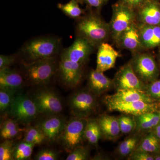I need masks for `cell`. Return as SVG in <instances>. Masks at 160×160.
<instances>
[{"label": "cell", "mask_w": 160, "mask_h": 160, "mask_svg": "<svg viewBox=\"0 0 160 160\" xmlns=\"http://www.w3.org/2000/svg\"><path fill=\"white\" fill-rule=\"evenodd\" d=\"M61 46L59 39L52 37H44L30 40L22 49L25 63L54 59L59 52Z\"/></svg>", "instance_id": "6da1fadb"}, {"label": "cell", "mask_w": 160, "mask_h": 160, "mask_svg": "<svg viewBox=\"0 0 160 160\" xmlns=\"http://www.w3.org/2000/svg\"><path fill=\"white\" fill-rule=\"evenodd\" d=\"M79 36L86 38L94 47L105 42L110 34L109 24L95 15H89L81 19L77 25Z\"/></svg>", "instance_id": "7a4b0ae2"}, {"label": "cell", "mask_w": 160, "mask_h": 160, "mask_svg": "<svg viewBox=\"0 0 160 160\" xmlns=\"http://www.w3.org/2000/svg\"><path fill=\"white\" fill-rule=\"evenodd\" d=\"M57 70L54 59L39 60L24 64L23 75L33 86H42L48 84Z\"/></svg>", "instance_id": "3957f363"}, {"label": "cell", "mask_w": 160, "mask_h": 160, "mask_svg": "<svg viewBox=\"0 0 160 160\" xmlns=\"http://www.w3.org/2000/svg\"><path fill=\"white\" fill-rule=\"evenodd\" d=\"M112 9V17L109 26L110 34L116 42L121 35L135 23L137 13L135 10L119 2L114 4Z\"/></svg>", "instance_id": "277c9868"}, {"label": "cell", "mask_w": 160, "mask_h": 160, "mask_svg": "<svg viewBox=\"0 0 160 160\" xmlns=\"http://www.w3.org/2000/svg\"><path fill=\"white\" fill-rule=\"evenodd\" d=\"M87 121L86 118L75 117L66 123L59 139L66 151L70 152L82 146Z\"/></svg>", "instance_id": "5b68a950"}, {"label": "cell", "mask_w": 160, "mask_h": 160, "mask_svg": "<svg viewBox=\"0 0 160 160\" xmlns=\"http://www.w3.org/2000/svg\"><path fill=\"white\" fill-rule=\"evenodd\" d=\"M9 113L18 122L28 125L36 118L39 112L32 98L18 94L15 96Z\"/></svg>", "instance_id": "8992f818"}, {"label": "cell", "mask_w": 160, "mask_h": 160, "mask_svg": "<svg viewBox=\"0 0 160 160\" xmlns=\"http://www.w3.org/2000/svg\"><path fill=\"white\" fill-rule=\"evenodd\" d=\"M130 63L136 74L145 84H148L157 79L158 69L155 60L151 55L139 53L135 56Z\"/></svg>", "instance_id": "52a82bcc"}, {"label": "cell", "mask_w": 160, "mask_h": 160, "mask_svg": "<svg viewBox=\"0 0 160 160\" xmlns=\"http://www.w3.org/2000/svg\"><path fill=\"white\" fill-rule=\"evenodd\" d=\"M32 99L35 103L39 113L55 115L62 111L63 104L60 98L50 89H40L35 92Z\"/></svg>", "instance_id": "ba28073f"}, {"label": "cell", "mask_w": 160, "mask_h": 160, "mask_svg": "<svg viewBox=\"0 0 160 160\" xmlns=\"http://www.w3.org/2000/svg\"><path fill=\"white\" fill-rule=\"evenodd\" d=\"M106 106L109 110L122 112L134 117L149 112L158 111L160 107L158 103L144 102H120L105 98Z\"/></svg>", "instance_id": "9c48e42d"}, {"label": "cell", "mask_w": 160, "mask_h": 160, "mask_svg": "<svg viewBox=\"0 0 160 160\" xmlns=\"http://www.w3.org/2000/svg\"><path fill=\"white\" fill-rule=\"evenodd\" d=\"M69 106L75 117L86 118L96 108V100L92 92L79 91L72 96L69 101Z\"/></svg>", "instance_id": "30bf717a"}, {"label": "cell", "mask_w": 160, "mask_h": 160, "mask_svg": "<svg viewBox=\"0 0 160 160\" xmlns=\"http://www.w3.org/2000/svg\"><path fill=\"white\" fill-rule=\"evenodd\" d=\"M118 90L136 89L145 91L146 85L139 78L132 68L131 63L122 66L117 72L113 80Z\"/></svg>", "instance_id": "8fae6325"}, {"label": "cell", "mask_w": 160, "mask_h": 160, "mask_svg": "<svg viewBox=\"0 0 160 160\" xmlns=\"http://www.w3.org/2000/svg\"><path fill=\"white\" fill-rule=\"evenodd\" d=\"M82 66L79 63L61 57L59 71L61 80L66 87L74 88L79 84L82 77Z\"/></svg>", "instance_id": "7c38bea8"}, {"label": "cell", "mask_w": 160, "mask_h": 160, "mask_svg": "<svg viewBox=\"0 0 160 160\" xmlns=\"http://www.w3.org/2000/svg\"><path fill=\"white\" fill-rule=\"evenodd\" d=\"M93 48L88 40L79 36L73 44L63 52L61 57L83 65L87 62Z\"/></svg>", "instance_id": "4fadbf2b"}, {"label": "cell", "mask_w": 160, "mask_h": 160, "mask_svg": "<svg viewBox=\"0 0 160 160\" xmlns=\"http://www.w3.org/2000/svg\"><path fill=\"white\" fill-rule=\"evenodd\" d=\"M66 123L62 118L55 115L43 120L38 126L45 134L46 140L54 142L59 139Z\"/></svg>", "instance_id": "5bb4252c"}, {"label": "cell", "mask_w": 160, "mask_h": 160, "mask_svg": "<svg viewBox=\"0 0 160 160\" xmlns=\"http://www.w3.org/2000/svg\"><path fill=\"white\" fill-rule=\"evenodd\" d=\"M98 47L96 69L104 72L114 67L120 54L108 43H103Z\"/></svg>", "instance_id": "9a60e30c"}, {"label": "cell", "mask_w": 160, "mask_h": 160, "mask_svg": "<svg viewBox=\"0 0 160 160\" xmlns=\"http://www.w3.org/2000/svg\"><path fill=\"white\" fill-rule=\"evenodd\" d=\"M138 10L137 18L141 23L160 26V3L157 0H148Z\"/></svg>", "instance_id": "2e32d148"}, {"label": "cell", "mask_w": 160, "mask_h": 160, "mask_svg": "<svg viewBox=\"0 0 160 160\" xmlns=\"http://www.w3.org/2000/svg\"><path fill=\"white\" fill-rule=\"evenodd\" d=\"M24 77L19 72L10 68L0 70V89L15 94L23 87Z\"/></svg>", "instance_id": "e0dca14e"}, {"label": "cell", "mask_w": 160, "mask_h": 160, "mask_svg": "<svg viewBox=\"0 0 160 160\" xmlns=\"http://www.w3.org/2000/svg\"><path fill=\"white\" fill-rule=\"evenodd\" d=\"M116 42L120 47L131 51H137L143 48L138 26L135 23L125 30Z\"/></svg>", "instance_id": "ac0fdd59"}, {"label": "cell", "mask_w": 160, "mask_h": 160, "mask_svg": "<svg viewBox=\"0 0 160 160\" xmlns=\"http://www.w3.org/2000/svg\"><path fill=\"white\" fill-rule=\"evenodd\" d=\"M105 98L120 102L141 101L149 103H154L156 102L146 93V92L136 89L118 90L115 94L108 96Z\"/></svg>", "instance_id": "d6986e66"}, {"label": "cell", "mask_w": 160, "mask_h": 160, "mask_svg": "<svg viewBox=\"0 0 160 160\" xmlns=\"http://www.w3.org/2000/svg\"><path fill=\"white\" fill-rule=\"evenodd\" d=\"M138 27L143 48L152 49L160 46V26L141 23Z\"/></svg>", "instance_id": "ffe728a7"}, {"label": "cell", "mask_w": 160, "mask_h": 160, "mask_svg": "<svg viewBox=\"0 0 160 160\" xmlns=\"http://www.w3.org/2000/svg\"><path fill=\"white\" fill-rule=\"evenodd\" d=\"M102 137L105 139H115L121 133L118 119L108 115L102 116L97 120Z\"/></svg>", "instance_id": "44dd1931"}, {"label": "cell", "mask_w": 160, "mask_h": 160, "mask_svg": "<svg viewBox=\"0 0 160 160\" xmlns=\"http://www.w3.org/2000/svg\"><path fill=\"white\" fill-rule=\"evenodd\" d=\"M113 82L106 77L103 72L92 70L89 75L88 85L91 92L98 96L109 90Z\"/></svg>", "instance_id": "7402d4cb"}, {"label": "cell", "mask_w": 160, "mask_h": 160, "mask_svg": "<svg viewBox=\"0 0 160 160\" xmlns=\"http://www.w3.org/2000/svg\"><path fill=\"white\" fill-rule=\"evenodd\" d=\"M136 128L140 131L152 129L160 123L158 112H149L134 117Z\"/></svg>", "instance_id": "603a6c76"}, {"label": "cell", "mask_w": 160, "mask_h": 160, "mask_svg": "<svg viewBox=\"0 0 160 160\" xmlns=\"http://www.w3.org/2000/svg\"><path fill=\"white\" fill-rule=\"evenodd\" d=\"M135 150L151 153H158L160 152V141L154 133L151 132L139 142Z\"/></svg>", "instance_id": "cb8c5ba5"}, {"label": "cell", "mask_w": 160, "mask_h": 160, "mask_svg": "<svg viewBox=\"0 0 160 160\" xmlns=\"http://www.w3.org/2000/svg\"><path fill=\"white\" fill-rule=\"evenodd\" d=\"M102 137V132L98 120H88L84 132L85 139L91 145L95 146Z\"/></svg>", "instance_id": "d4e9b609"}, {"label": "cell", "mask_w": 160, "mask_h": 160, "mask_svg": "<svg viewBox=\"0 0 160 160\" xmlns=\"http://www.w3.org/2000/svg\"><path fill=\"white\" fill-rule=\"evenodd\" d=\"M35 146L23 141L14 145L13 159L15 160H28L31 157L33 148Z\"/></svg>", "instance_id": "484cf974"}, {"label": "cell", "mask_w": 160, "mask_h": 160, "mask_svg": "<svg viewBox=\"0 0 160 160\" xmlns=\"http://www.w3.org/2000/svg\"><path fill=\"white\" fill-rule=\"evenodd\" d=\"M46 140L45 134L38 126H31L26 129L23 141L39 145Z\"/></svg>", "instance_id": "4316f807"}, {"label": "cell", "mask_w": 160, "mask_h": 160, "mask_svg": "<svg viewBox=\"0 0 160 160\" xmlns=\"http://www.w3.org/2000/svg\"><path fill=\"white\" fill-rule=\"evenodd\" d=\"M139 142V139L136 136L126 139L119 145L118 153L122 157H126L131 154L136 149Z\"/></svg>", "instance_id": "83f0119b"}, {"label": "cell", "mask_w": 160, "mask_h": 160, "mask_svg": "<svg viewBox=\"0 0 160 160\" xmlns=\"http://www.w3.org/2000/svg\"><path fill=\"white\" fill-rule=\"evenodd\" d=\"M78 0H70L65 4H58V7L66 15L72 18H77L82 13L83 11L79 6Z\"/></svg>", "instance_id": "f1b7e54d"}, {"label": "cell", "mask_w": 160, "mask_h": 160, "mask_svg": "<svg viewBox=\"0 0 160 160\" xmlns=\"http://www.w3.org/2000/svg\"><path fill=\"white\" fill-rule=\"evenodd\" d=\"M15 94L5 89H0V111L1 113L9 112Z\"/></svg>", "instance_id": "f546056e"}, {"label": "cell", "mask_w": 160, "mask_h": 160, "mask_svg": "<svg viewBox=\"0 0 160 160\" xmlns=\"http://www.w3.org/2000/svg\"><path fill=\"white\" fill-rule=\"evenodd\" d=\"M120 130L122 133L127 134L133 131L136 128L135 120L134 117L130 116L123 115L118 118Z\"/></svg>", "instance_id": "4dcf8cb0"}, {"label": "cell", "mask_w": 160, "mask_h": 160, "mask_svg": "<svg viewBox=\"0 0 160 160\" xmlns=\"http://www.w3.org/2000/svg\"><path fill=\"white\" fill-rule=\"evenodd\" d=\"M14 147L11 140H4L0 145V160H13Z\"/></svg>", "instance_id": "1f68e13d"}, {"label": "cell", "mask_w": 160, "mask_h": 160, "mask_svg": "<svg viewBox=\"0 0 160 160\" xmlns=\"http://www.w3.org/2000/svg\"><path fill=\"white\" fill-rule=\"evenodd\" d=\"M145 91L155 102H160V80L146 84Z\"/></svg>", "instance_id": "d6a6232c"}, {"label": "cell", "mask_w": 160, "mask_h": 160, "mask_svg": "<svg viewBox=\"0 0 160 160\" xmlns=\"http://www.w3.org/2000/svg\"><path fill=\"white\" fill-rule=\"evenodd\" d=\"M89 151L86 147L78 146L70 152L66 158V160H85L88 159Z\"/></svg>", "instance_id": "836d02e7"}, {"label": "cell", "mask_w": 160, "mask_h": 160, "mask_svg": "<svg viewBox=\"0 0 160 160\" xmlns=\"http://www.w3.org/2000/svg\"><path fill=\"white\" fill-rule=\"evenodd\" d=\"M58 159V154L51 149L41 150L37 154L35 159L37 160H56Z\"/></svg>", "instance_id": "e575fe53"}, {"label": "cell", "mask_w": 160, "mask_h": 160, "mask_svg": "<svg viewBox=\"0 0 160 160\" xmlns=\"http://www.w3.org/2000/svg\"><path fill=\"white\" fill-rule=\"evenodd\" d=\"M129 160H154V157L152 153L134 150L129 155Z\"/></svg>", "instance_id": "d590c367"}, {"label": "cell", "mask_w": 160, "mask_h": 160, "mask_svg": "<svg viewBox=\"0 0 160 160\" xmlns=\"http://www.w3.org/2000/svg\"><path fill=\"white\" fill-rule=\"evenodd\" d=\"M148 1V0H119V2L135 11L141 8Z\"/></svg>", "instance_id": "8d00e7d4"}, {"label": "cell", "mask_w": 160, "mask_h": 160, "mask_svg": "<svg viewBox=\"0 0 160 160\" xmlns=\"http://www.w3.org/2000/svg\"><path fill=\"white\" fill-rule=\"evenodd\" d=\"M17 121L13 119H9L3 123L1 129V133L6 132L19 128Z\"/></svg>", "instance_id": "74e56055"}, {"label": "cell", "mask_w": 160, "mask_h": 160, "mask_svg": "<svg viewBox=\"0 0 160 160\" xmlns=\"http://www.w3.org/2000/svg\"><path fill=\"white\" fill-rule=\"evenodd\" d=\"M15 58L12 56L1 55L0 56V70L10 68L14 62Z\"/></svg>", "instance_id": "f35d334b"}, {"label": "cell", "mask_w": 160, "mask_h": 160, "mask_svg": "<svg viewBox=\"0 0 160 160\" xmlns=\"http://www.w3.org/2000/svg\"><path fill=\"white\" fill-rule=\"evenodd\" d=\"M22 130V129L18 128L10 131L1 133V137L4 140H11L17 136Z\"/></svg>", "instance_id": "ab89813d"}, {"label": "cell", "mask_w": 160, "mask_h": 160, "mask_svg": "<svg viewBox=\"0 0 160 160\" xmlns=\"http://www.w3.org/2000/svg\"><path fill=\"white\" fill-rule=\"evenodd\" d=\"M85 1L87 2L88 5L92 7L98 8L102 6L106 0H85Z\"/></svg>", "instance_id": "60d3db41"}, {"label": "cell", "mask_w": 160, "mask_h": 160, "mask_svg": "<svg viewBox=\"0 0 160 160\" xmlns=\"http://www.w3.org/2000/svg\"><path fill=\"white\" fill-rule=\"evenodd\" d=\"M152 132L155 134V135L158 138L160 141V123L155 127L153 129Z\"/></svg>", "instance_id": "b9f144b4"}, {"label": "cell", "mask_w": 160, "mask_h": 160, "mask_svg": "<svg viewBox=\"0 0 160 160\" xmlns=\"http://www.w3.org/2000/svg\"><path fill=\"white\" fill-rule=\"evenodd\" d=\"M155 155H154L155 160H160V152H158V153H154Z\"/></svg>", "instance_id": "7bdbcfd3"}, {"label": "cell", "mask_w": 160, "mask_h": 160, "mask_svg": "<svg viewBox=\"0 0 160 160\" xmlns=\"http://www.w3.org/2000/svg\"><path fill=\"white\" fill-rule=\"evenodd\" d=\"M158 112L159 115V117H160V107L159 108V109L158 111Z\"/></svg>", "instance_id": "ee69618b"}, {"label": "cell", "mask_w": 160, "mask_h": 160, "mask_svg": "<svg viewBox=\"0 0 160 160\" xmlns=\"http://www.w3.org/2000/svg\"><path fill=\"white\" fill-rule=\"evenodd\" d=\"M78 1L79 2V3H82V0H78Z\"/></svg>", "instance_id": "f6af8a7d"}]
</instances>
